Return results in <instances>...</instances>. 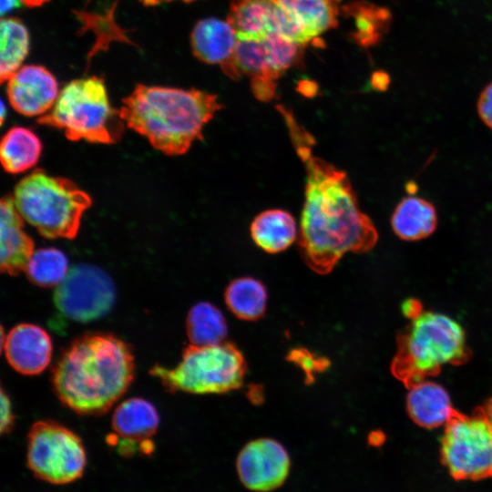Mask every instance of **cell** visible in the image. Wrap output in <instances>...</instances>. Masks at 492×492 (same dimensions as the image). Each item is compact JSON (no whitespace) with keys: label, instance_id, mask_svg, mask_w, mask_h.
I'll use <instances>...</instances> for the list:
<instances>
[{"label":"cell","instance_id":"obj_1","mask_svg":"<svg viewBox=\"0 0 492 492\" xmlns=\"http://www.w3.org/2000/svg\"><path fill=\"white\" fill-rule=\"evenodd\" d=\"M295 151L305 169L304 202L298 244L304 262L328 274L347 252L364 253L378 241V231L358 203L347 174L313 154V137L292 112L278 107Z\"/></svg>","mask_w":492,"mask_h":492},{"label":"cell","instance_id":"obj_2","mask_svg":"<svg viewBox=\"0 0 492 492\" xmlns=\"http://www.w3.org/2000/svg\"><path fill=\"white\" fill-rule=\"evenodd\" d=\"M134 374L129 344L111 333H89L61 352L52 384L65 406L78 415H100L124 395Z\"/></svg>","mask_w":492,"mask_h":492},{"label":"cell","instance_id":"obj_3","mask_svg":"<svg viewBox=\"0 0 492 492\" xmlns=\"http://www.w3.org/2000/svg\"><path fill=\"white\" fill-rule=\"evenodd\" d=\"M221 108L216 95L200 89L138 84L122 100L119 113L126 126L154 149L179 156L202 140L204 127Z\"/></svg>","mask_w":492,"mask_h":492},{"label":"cell","instance_id":"obj_4","mask_svg":"<svg viewBox=\"0 0 492 492\" xmlns=\"http://www.w3.org/2000/svg\"><path fill=\"white\" fill-rule=\"evenodd\" d=\"M470 357L462 326L438 313L421 311L397 338L391 372L407 388L437 375L446 364Z\"/></svg>","mask_w":492,"mask_h":492},{"label":"cell","instance_id":"obj_5","mask_svg":"<svg viewBox=\"0 0 492 492\" xmlns=\"http://www.w3.org/2000/svg\"><path fill=\"white\" fill-rule=\"evenodd\" d=\"M14 202L22 218L47 239L76 238L90 196L73 181L36 169L15 187Z\"/></svg>","mask_w":492,"mask_h":492},{"label":"cell","instance_id":"obj_6","mask_svg":"<svg viewBox=\"0 0 492 492\" xmlns=\"http://www.w3.org/2000/svg\"><path fill=\"white\" fill-rule=\"evenodd\" d=\"M37 123L63 130L69 140L98 144L118 142L126 125L119 110L110 104L103 78L97 76L67 83Z\"/></svg>","mask_w":492,"mask_h":492},{"label":"cell","instance_id":"obj_7","mask_svg":"<svg viewBox=\"0 0 492 492\" xmlns=\"http://www.w3.org/2000/svg\"><path fill=\"white\" fill-rule=\"evenodd\" d=\"M241 352L232 343L190 344L174 368L155 364L149 374L170 392L225 394L241 386L246 374Z\"/></svg>","mask_w":492,"mask_h":492},{"label":"cell","instance_id":"obj_8","mask_svg":"<svg viewBox=\"0 0 492 492\" xmlns=\"http://www.w3.org/2000/svg\"><path fill=\"white\" fill-rule=\"evenodd\" d=\"M26 462L36 477L54 485L79 479L87 465L81 438L65 425L36 422L27 435Z\"/></svg>","mask_w":492,"mask_h":492},{"label":"cell","instance_id":"obj_9","mask_svg":"<svg viewBox=\"0 0 492 492\" xmlns=\"http://www.w3.org/2000/svg\"><path fill=\"white\" fill-rule=\"evenodd\" d=\"M441 454L457 479L492 477V426L483 407L470 415L455 413L446 425Z\"/></svg>","mask_w":492,"mask_h":492},{"label":"cell","instance_id":"obj_10","mask_svg":"<svg viewBox=\"0 0 492 492\" xmlns=\"http://www.w3.org/2000/svg\"><path fill=\"white\" fill-rule=\"evenodd\" d=\"M116 291L108 274L89 263L72 267L56 286L54 302L67 319L88 323L107 314L114 305Z\"/></svg>","mask_w":492,"mask_h":492},{"label":"cell","instance_id":"obj_11","mask_svg":"<svg viewBox=\"0 0 492 492\" xmlns=\"http://www.w3.org/2000/svg\"><path fill=\"white\" fill-rule=\"evenodd\" d=\"M290 470V455L274 438L260 437L248 442L236 458L241 483L253 492L278 489L285 483Z\"/></svg>","mask_w":492,"mask_h":492},{"label":"cell","instance_id":"obj_12","mask_svg":"<svg viewBox=\"0 0 492 492\" xmlns=\"http://www.w3.org/2000/svg\"><path fill=\"white\" fill-rule=\"evenodd\" d=\"M342 0H275L277 33L305 46L338 25Z\"/></svg>","mask_w":492,"mask_h":492},{"label":"cell","instance_id":"obj_13","mask_svg":"<svg viewBox=\"0 0 492 492\" xmlns=\"http://www.w3.org/2000/svg\"><path fill=\"white\" fill-rule=\"evenodd\" d=\"M159 424V414L150 402L138 397L127 399L113 413L114 436L108 438V443L122 456L129 457L137 452L150 455L154 451L152 436Z\"/></svg>","mask_w":492,"mask_h":492},{"label":"cell","instance_id":"obj_14","mask_svg":"<svg viewBox=\"0 0 492 492\" xmlns=\"http://www.w3.org/2000/svg\"><path fill=\"white\" fill-rule=\"evenodd\" d=\"M11 107L26 117L42 116L54 107L59 88L56 78L45 67H21L6 82Z\"/></svg>","mask_w":492,"mask_h":492},{"label":"cell","instance_id":"obj_15","mask_svg":"<svg viewBox=\"0 0 492 492\" xmlns=\"http://www.w3.org/2000/svg\"><path fill=\"white\" fill-rule=\"evenodd\" d=\"M3 348L9 364L26 375L43 372L50 363L53 350L49 334L32 323L15 326L6 335Z\"/></svg>","mask_w":492,"mask_h":492},{"label":"cell","instance_id":"obj_16","mask_svg":"<svg viewBox=\"0 0 492 492\" xmlns=\"http://www.w3.org/2000/svg\"><path fill=\"white\" fill-rule=\"evenodd\" d=\"M24 221L13 197L4 196L0 202V268L3 272L12 276L25 272L35 251L34 241L26 234Z\"/></svg>","mask_w":492,"mask_h":492},{"label":"cell","instance_id":"obj_17","mask_svg":"<svg viewBox=\"0 0 492 492\" xmlns=\"http://www.w3.org/2000/svg\"><path fill=\"white\" fill-rule=\"evenodd\" d=\"M237 39L236 32L228 20L207 17L194 26L190 33V47L200 61L222 67L231 59Z\"/></svg>","mask_w":492,"mask_h":492},{"label":"cell","instance_id":"obj_18","mask_svg":"<svg viewBox=\"0 0 492 492\" xmlns=\"http://www.w3.org/2000/svg\"><path fill=\"white\" fill-rule=\"evenodd\" d=\"M408 389V414L422 427L434 428L446 425L456 412L448 393L436 383L425 380Z\"/></svg>","mask_w":492,"mask_h":492},{"label":"cell","instance_id":"obj_19","mask_svg":"<svg viewBox=\"0 0 492 492\" xmlns=\"http://www.w3.org/2000/svg\"><path fill=\"white\" fill-rule=\"evenodd\" d=\"M227 20L238 39L261 38L277 33V4L275 0H233Z\"/></svg>","mask_w":492,"mask_h":492},{"label":"cell","instance_id":"obj_20","mask_svg":"<svg viewBox=\"0 0 492 492\" xmlns=\"http://www.w3.org/2000/svg\"><path fill=\"white\" fill-rule=\"evenodd\" d=\"M391 227L401 240L416 241L432 235L437 226L435 206L425 199L407 196L401 200L391 216Z\"/></svg>","mask_w":492,"mask_h":492},{"label":"cell","instance_id":"obj_21","mask_svg":"<svg viewBox=\"0 0 492 492\" xmlns=\"http://www.w3.org/2000/svg\"><path fill=\"white\" fill-rule=\"evenodd\" d=\"M250 231L254 243L272 254L288 249L298 234L294 217L281 209H271L258 214L251 224Z\"/></svg>","mask_w":492,"mask_h":492},{"label":"cell","instance_id":"obj_22","mask_svg":"<svg viewBox=\"0 0 492 492\" xmlns=\"http://www.w3.org/2000/svg\"><path fill=\"white\" fill-rule=\"evenodd\" d=\"M42 142L30 128L13 127L3 136L0 159L4 169L19 174L35 167L42 152Z\"/></svg>","mask_w":492,"mask_h":492},{"label":"cell","instance_id":"obj_23","mask_svg":"<svg viewBox=\"0 0 492 492\" xmlns=\"http://www.w3.org/2000/svg\"><path fill=\"white\" fill-rule=\"evenodd\" d=\"M343 10L354 18L356 30L352 33V37L364 48L379 44L388 33L393 20L388 8L366 1L352 2Z\"/></svg>","mask_w":492,"mask_h":492},{"label":"cell","instance_id":"obj_24","mask_svg":"<svg viewBox=\"0 0 492 492\" xmlns=\"http://www.w3.org/2000/svg\"><path fill=\"white\" fill-rule=\"evenodd\" d=\"M267 290L259 280L245 276L232 280L226 287L224 300L229 310L239 319L256 321L267 307Z\"/></svg>","mask_w":492,"mask_h":492},{"label":"cell","instance_id":"obj_25","mask_svg":"<svg viewBox=\"0 0 492 492\" xmlns=\"http://www.w3.org/2000/svg\"><path fill=\"white\" fill-rule=\"evenodd\" d=\"M0 80L8 79L21 67L29 53V33L16 17H3L0 23Z\"/></svg>","mask_w":492,"mask_h":492},{"label":"cell","instance_id":"obj_26","mask_svg":"<svg viewBox=\"0 0 492 492\" xmlns=\"http://www.w3.org/2000/svg\"><path fill=\"white\" fill-rule=\"evenodd\" d=\"M186 330L191 344L214 345L224 343L228 325L218 307L201 302L190 310L186 319Z\"/></svg>","mask_w":492,"mask_h":492},{"label":"cell","instance_id":"obj_27","mask_svg":"<svg viewBox=\"0 0 492 492\" xmlns=\"http://www.w3.org/2000/svg\"><path fill=\"white\" fill-rule=\"evenodd\" d=\"M68 271L66 254L56 248L48 247L34 251L25 272L33 284L50 288L58 286Z\"/></svg>","mask_w":492,"mask_h":492},{"label":"cell","instance_id":"obj_28","mask_svg":"<svg viewBox=\"0 0 492 492\" xmlns=\"http://www.w3.org/2000/svg\"><path fill=\"white\" fill-rule=\"evenodd\" d=\"M287 359L303 372L306 383L313 382L316 374L324 372L330 365L326 357L316 355L304 348L292 349Z\"/></svg>","mask_w":492,"mask_h":492},{"label":"cell","instance_id":"obj_29","mask_svg":"<svg viewBox=\"0 0 492 492\" xmlns=\"http://www.w3.org/2000/svg\"><path fill=\"white\" fill-rule=\"evenodd\" d=\"M477 108L482 122L492 129V82L480 93Z\"/></svg>","mask_w":492,"mask_h":492},{"label":"cell","instance_id":"obj_30","mask_svg":"<svg viewBox=\"0 0 492 492\" xmlns=\"http://www.w3.org/2000/svg\"><path fill=\"white\" fill-rule=\"evenodd\" d=\"M251 89L258 99L269 101L275 95L276 84L275 81L267 78L254 77L251 78Z\"/></svg>","mask_w":492,"mask_h":492},{"label":"cell","instance_id":"obj_31","mask_svg":"<svg viewBox=\"0 0 492 492\" xmlns=\"http://www.w3.org/2000/svg\"><path fill=\"white\" fill-rule=\"evenodd\" d=\"M14 414L8 395L1 390V433L8 434L14 427Z\"/></svg>","mask_w":492,"mask_h":492},{"label":"cell","instance_id":"obj_32","mask_svg":"<svg viewBox=\"0 0 492 492\" xmlns=\"http://www.w3.org/2000/svg\"><path fill=\"white\" fill-rule=\"evenodd\" d=\"M391 82L390 76L384 70L374 71L371 76V86L378 91H385Z\"/></svg>","mask_w":492,"mask_h":492},{"label":"cell","instance_id":"obj_33","mask_svg":"<svg viewBox=\"0 0 492 492\" xmlns=\"http://www.w3.org/2000/svg\"><path fill=\"white\" fill-rule=\"evenodd\" d=\"M421 311H423L422 307L417 301L407 300L403 304V313L410 319L415 316Z\"/></svg>","mask_w":492,"mask_h":492},{"label":"cell","instance_id":"obj_34","mask_svg":"<svg viewBox=\"0 0 492 492\" xmlns=\"http://www.w3.org/2000/svg\"><path fill=\"white\" fill-rule=\"evenodd\" d=\"M22 0H1L0 13L4 16L6 13L21 5Z\"/></svg>","mask_w":492,"mask_h":492},{"label":"cell","instance_id":"obj_35","mask_svg":"<svg viewBox=\"0 0 492 492\" xmlns=\"http://www.w3.org/2000/svg\"><path fill=\"white\" fill-rule=\"evenodd\" d=\"M316 90L317 87L313 82L305 81L299 85V91L307 97L314 95Z\"/></svg>","mask_w":492,"mask_h":492},{"label":"cell","instance_id":"obj_36","mask_svg":"<svg viewBox=\"0 0 492 492\" xmlns=\"http://www.w3.org/2000/svg\"><path fill=\"white\" fill-rule=\"evenodd\" d=\"M172 1H182L185 3H190L196 0H139L145 6H156L164 3H169Z\"/></svg>","mask_w":492,"mask_h":492},{"label":"cell","instance_id":"obj_37","mask_svg":"<svg viewBox=\"0 0 492 492\" xmlns=\"http://www.w3.org/2000/svg\"><path fill=\"white\" fill-rule=\"evenodd\" d=\"M50 0H22V3L28 7H37Z\"/></svg>","mask_w":492,"mask_h":492},{"label":"cell","instance_id":"obj_38","mask_svg":"<svg viewBox=\"0 0 492 492\" xmlns=\"http://www.w3.org/2000/svg\"><path fill=\"white\" fill-rule=\"evenodd\" d=\"M485 414L492 426V397L487 402L486 405L483 407Z\"/></svg>","mask_w":492,"mask_h":492},{"label":"cell","instance_id":"obj_39","mask_svg":"<svg viewBox=\"0 0 492 492\" xmlns=\"http://www.w3.org/2000/svg\"><path fill=\"white\" fill-rule=\"evenodd\" d=\"M5 103L4 101H2V109H1V123L3 124L4 122V119H5Z\"/></svg>","mask_w":492,"mask_h":492}]
</instances>
